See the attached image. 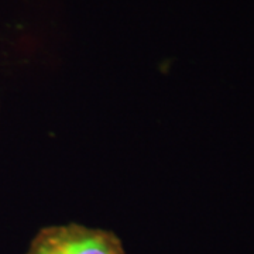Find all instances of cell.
<instances>
[{
    "label": "cell",
    "mask_w": 254,
    "mask_h": 254,
    "mask_svg": "<svg viewBox=\"0 0 254 254\" xmlns=\"http://www.w3.org/2000/svg\"><path fill=\"white\" fill-rule=\"evenodd\" d=\"M27 254H125V249L110 232L65 225L40 230Z\"/></svg>",
    "instance_id": "1"
}]
</instances>
